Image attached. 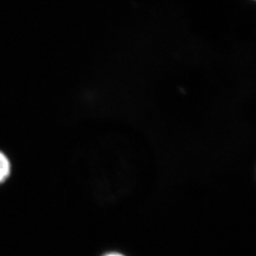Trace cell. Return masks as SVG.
<instances>
[{
	"label": "cell",
	"instance_id": "1",
	"mask_svg": "<svg viewBox=\"0 0 256 256\" xmlns=\"http://www.w3.org/2000/svg\"><path fill=\"white\" fill-rule=\"evenodd\" d=\"M11 164L7 156L0 152V184H2L10 176Z\"/></svg>",
	"mask_w": 256,
	"mask_h": 256
},
{
	"label": "cell",
	"instance_id": "2",
	"mask_svg": "<svg viewBox=\"0 0 256 256\" xmlns=\"http://www.w3.org/2000/svg\"><path fill=\"white\" fill-rule=\"evenodd\" d=\"M103 256H126L124 254H121V253H118V252H109V253H106V254H104Z\"/></svg>",
	"mask_w": 256,
	"mask_h": 256
}]
</instances>
